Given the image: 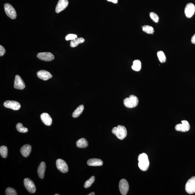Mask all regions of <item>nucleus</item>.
<instances>
[{
    "label": "nucleus",
    "instance_id": "nucleus-1",
    "mask_svg": "<svg viewBox=\"0 0 195 195\" xmlns=\"http://www.w3.org/2000/svg\"><path fill=\"white\" fill-rule=\"evenodd\" d=\"M138 165L140 170L145 171L149 166V161L148 156L145 153L140 154L138 157Z\"/></svg>",
    "mask_w": 195,
    "mask_h": 195
},
{
    "label": "nucleus",
    "instance_id": "nucleus-2",
    "mask_svg": "<svg viewBox=\"0 0 195 195\" xmlns=\"http://www.w3.org/2000/svg\"><path fill=\"white\" fill-rule=\"evenodd\" d=\"M112 132L118 139L120 140L124 139L127 136V129L123 126L119 125L117 127H114L112 129Z\"/></svg>",
    "mask_w": 195,
    "mask_h": 195
},
{
    "label": "nucleus",
    "instance_id": "nucleus-3",
    "mask_svg": "<svg viewBox=\"0 0 195 195\" xmlns=\"http://www.w3.org/2000/svg\"><path fill=\"white\" fill-rule=\"evenodd\" d=\"M139 100L135 95H131L129 98H125L124 100V104L126 107L133 108L138 105Z\"/></svg>",
    "mask_w": 195,
    "mask_h": 195
},
{
    "label": "nucleus",
    "instance_id": "nucleus-4",
    "mask_svg": "<svg viewBox=\"0 0 195 195\" xmlns=\"http://www.w3.org/2000/svg\"><path fill=\"white\" fill-rule=\"evenodd\" d=\"M185 191L189 194L195 193V176L192 177L189 180L185 185Z\"/></svg>",
    "mask_w": 195,
    "mask_h": 195
},
{
    "label": "nucleus",
    "instance_id": "nucleus-5",
    "mask_svg": "<svg viewBox=\"0 0 195 195\" xmlns=\"http://www.w3.org/2000/svg\"><path fill=\"white\" fill-rule=\"evenodd\" d=\"M4 8L5 12L8 17L12 19H14L17 18V12L11 5L6 4H4Z\"/></svg>",
    "mask_w": 195,
    "mask_h": 195
},
{
    "label": "nucleus",
    "instance_id": "nucleus-6",
    "mask_svg": "<svg viewBox=\"0 0 195 195\" xmlns=\"http://www.w3.org/2000/svg\"><path fill=\"white\" fill-rule=\"evenodd\" d=\"M56 166L58 170L63 173H66L68 171V167L65 161L62 159H58L56 161Z\"/></svg>",
    "mask_w": 195,
    "mask_h": 195
},
{
    "label": "nucleus",
    "instance_id": "nucleus-7",
    "mask_svg": "<svg viewBox=\"0 0 195 195\" xmlns=\"http://www.w3.org/2000/svg\"><path fill=\"white\" fill-rule=\"evenodd\" d=\"M190 126L187 121H182L181 124H179L176 125L175 130L176 131L181 132H186L190 130Z\"/></svg>",
    "mask_w": 195,
    "mask_h": 195
},
{
    "label": "nucleus",
    "instance_id": "nucleus-8",
    "mask_svg": "<svg viewBox=\"0 0 195 195\" xmlns=\"http://www.w3.org/2000/svg\"><path fill=\"white\" fill-rule=\"evenodd\" d=\"M24 185L27 191L31 193H35L36 187L33 181L29 178H25L24 180Z\"/></svg>",
    "mask_w": 195,
    "mask_h": 195
},
{
    "label": "nucleus",
    "instance_id": "nucleus-9",
    "mask_svg": "<svg viewBox=\"0 0 195 195\" xmlns=\"http://www.w3.org/2000/svg\"><path fill=\"white\" fill-rule=\"evenodd\" d=\"M37 57L42 60L46 62L52 61L55 58L52 53L49 52L39 53L37 55Z\"/></svg>",
    "mask_w": 195,
    "mask_h": 195
},
{
    "label": "nucleus",
    "instance_id": "nucleus-10",
    "mask_svg": "<svg viewBox=\"0 0 195 195\" xmlns=\"http://www.w3.org/2000/svg\"><path fill=\"white\" fill-rule=\"evenodd\" d=\"M4 106L6 108L15 111L19 110L21 107V105L19 102L14 101H5Z\"/></svg>",
    "mask_w": 195,
    "mask_h": 195
},
{
    "label": "nucleus",
    "instance_id": "nucleus-11",
    "mask_svg": "<svg viewBox=\"0 0 195 195\" xmlns=\"http://www.w3.org/2000/svg\"><path fill=\"white\" fill-rule=\"evenodd\" d=\"M119 188L122 195H126L129 189L128 182L125 179H122L119 182Z\"/></svg>",
    "mask_w": 195,
    "mask_h": 195
},
{
    "label": "nucleus",
    "instance_id": "nucleus-12",
    "mask_svg": "<svg viewBox=\"0 0 195 195\" xmlns=\"http://www.w3.org/2000/svg\"><path fill=\"white\" fill-rule=\"evenodd\" d=\"M14 87L16 89L19 90H22L25 88V83L20 76H16L14 81Z\"/></svg>",
    "mask_w": 195,
    "mask_h": 195
},
{
    "label": "nucleus",
    "instance_id": "nucleus-13",
    "mask_svg": "<svg viewBox=\"0 0 195 195\" xmlns=\"http://www.w3.org/2000/svg\"><path fill=\"white\" fill-rule=\"evenodd\" d=\"M195 11V7L194 4L189 3L186 5L185 9V13L187 17L191 18L194 14Z\"/></svg>",
    "mask_w": 195,
    "mask_h": 195
},
{
    "label": "nucleus",
    "instance_id": "nucleus-14",
    "mask_svg": "<svg viewBox=\"0 0 195 195\" xmlns=\"http://www.w3.org/2000/svg\"><path fill=\"white\" fill-rule=\"evenodd\" d=\"M69 4L68 0H59L56 6L55 11L57 13L63 11L67 8Z\"/></svg>",
    "mask_w": 195,
    "mask_h": 195
},
{
    "label": "nucleus",
    "instance_id": "nucleus-15",
    "mask_svg": "<svg viewBox=\"0 0 195 195\" xmlns=\"http://www.w3.org/2000/svg\"><path fill=\"white\" fill-rule=\"evenodd\" d=\"M37 76L39 78L44 81L49 80L53 77L52 75L49 72L45 70L38 71L37 73Z\"/></svg>",
    "mask_w": 195,
    "mask_h": 195
},
{
    "label": "nucleus",
    "instance_id": "nucleus-16",
    "mask_svg": "<svg viewBox=\"0 0 195 195\" xmlns=\"http://www.w3.org/2000/svg\"><path fill=\"white\" fill-rule=\"evenodd\" d=\"M42 122L45 125L50 126L52 123V119L49 114L47 113H43L41 115Z\"/></svg>",
    "mask_w": 195,
    "mask_h": 195
},
{
    "label": "nucleus",
    "instance_id": "nucleus-17",
    "mask_svg": "<svg viewBox=\"0 0 195 195\" xmlns=\"http://www.w3.org/2000/svg\"><path fill=\"white\" fill-rule=\"evenodd\" d=\"M32 150V147L30 145H25L22 147L20 152L22 156L24 157H28L30 155Z\"/></svg>",
    "mask_w": 195,
    "mask_h": 195
},
{
    "label": "nucleus",
    "instance_id": "nucleus-18",
    "mask_svg": "<svg viewBox=\"0 0 195 195\" xmlns=\"http://www.w3.org/2000/svg\"><path fill=\"white\" fill-rule=\"evenodd\" d=\"M46 169V164L42 162L40 163L38 169V174L39 177L41 179L44 178Z\"/></svg>",
    "mask_w": 195,
    "mask_h": 195
},
{
    "label": "nucleus",
    "instance_id": "nucleus-19",
    "mask_svg": "<svg viewBox=\"0 0 195 195\" xmlns=\"http://www.w3.org/2000/svg\"><path fill=\"white\" fill-rule=\"evenodd\" d=\"M87 164L89 165L92 166H99L102 165L103 162L101 159L96 158L90 159L87 162Z\"/></svg>",
    "mask_w": 195,
    "mask_h": 195
},
{
    "label": "nucleus",
    "instance_id": "nucleus-20",
    "mask_svg": "<svg viewBox=\"0 0 195 195\" xmlns=\"http://www.w3.org/2000/svg\"><path fill=\"white\" fill-rule=\"evenodd\" d=\"M76 145L77 147L78 148H84L88 146V143L86 139L82 138L77 141Z\"/></svg>",
    "mask_w": 195,
    "mask_h": 195
},
{
    "label": "nucleus",
    "instance_id": "nucleus-21",
    "mask_svg": "<svg viewBox=\"0 0 195 195\" xmlns=\"http://www.w3.org/2000/svg\"><path fill=\"white\" fill-rule=\"evenodd\" d=\"M84 109V107L83 105H81L79 106L74 111L73 114H72V117L74 118H77V117H78L81 115V114L83 113Z\"/></svg>",
    "mask_w": 195,
    "mask_h": 195
},
{
    "label": "nucleus",
    "instance_id": "nucleus-22",
    "mask_svg": "<svg viewBox=\"0 0 195 195\" xmlns=\"http://www.w3.org/2000/svg\"><path fill=\"white\" fill-rule=\"evenodd\" d=\"M84 41V39L83 38H77L71 42L70 46L72 47H75L78 46V44L83 43Z\"/></svg>",
    "mask_w": 195,
    "mask_h": 195
},
{
    "label": "nucleus",
    "instance_id": "nucleus-23",
    "mask_svg": "<svg viewBox=\"0 0 195 195\" xmlns=\"http://www.w3.org/2000/svg\"><path fill=\"white\" fill-rule=\"evenodd\" d=\"M141 61L138 60H136L134 61L133 64L132 66L133 70L136 71H139L141 70Z\"/></svg>",
    "mask_w": 195,
    "mask_h": 195
},
{
    "label": "nucleus",
    "instance_id": "nucleus-24",
    "mask_svg": "<svg viewBox=\"0 0 195 195\" xmlns=\"http://www.w3.org/2000/svg\"><path fill=\"white\" fill-rule=\"evenodd\" d=\"M16 128H17V131L19 132L26 133L28 131V129L24 127L22 124L21 123H17L16 126Z\"/></svg>",
    "mask_w": 195,
    "mask_h": 195
},
{
    "label": "nucleus",
    "instance_id": "nucleus-25",
    "mask_svg": "<svg viewBox=\"0 0 195 195\" xmlns=\"http://www.w3.org/2000/svg\"><path fill=\"white\" fill-rule=\"evenodd\" d=\"M0 154L3 158H6L8 155V149L7 147L2 146L0 148Z\"/></svg>",
    "mask_w": 195,
    "mask_h": 195
},
{
    "label": "nucleus",
    "instance_id": "nucleus-26",
    "mask_svg": "<svg viewBox=\"0 0 195 195\" xmlns=\"http://www.w3.org/2000/svg\"><path fill=\"white\" fill-rule=\"evenodd\" d=\"M142 30L143 32L148 34H152L154 33V30L153 27L149 25H144L142 27Z\"/></svg>",
    "mask_w": 195,
    "mask_h": 195
},
{
    "label": "nucleus",
    "instance_id": "nucleus-27",
    "mask_svg": "<svg viewBox=\"0 0 195 195\" xmlns=\"http://www.w3.org/2000/svg\"><path fill=\"white\" fill-rule=\"evenodd\" d=\"M157 56L159 61L161 63H163L165 62L166 60V58L165 54H164L163 51H160L158 52Z\"/></svg>",
    "mask_w": 195,
    "mask_h": 195
},
{
    "label": "nucleus",
    "instance_id": "nucleus-28",
    "mask_svg": "<svg viewBox=\"0 0 195 195\" xmlns=\"http://www.w3.org/2000/svg\"><path fill=\"white\" fill-rule=\"evenodd\" d=\"M95 179L94 176H92L89 179L87 180L85 183L84 185L85 188H89L94 182Z\"/></svg>",
    "mask_w": 195,
    "mask_h": 195
},
{
    "label": "nucleus",
    "instance_id": "nucleus-29",
    "mask_svg": "<svg viewBox=\"0 0 195 195\" xmlns=\"http://www.w3.org/2000/svg\"><path fill=\"white\" fill-rule=\"evenodd\" d=\"M6 194L7 195H17V191L12 188H8L6 190Z\"/></svg>",
    "mask_w": 195,
    "mask_h": 195
},
{
    "label": "nucleus",
    "instance_id": "nucleus-30",
    "mask_svg": "<svg viewBox=\"0 0 195 195\" xmlns=\"http://www.w3.org/2000/svg\"><path fill=\"white\" fill-rule=\"evenodd\" d=\"M150 16L151 19L155 22H158L159 18L157 14L155 13L154 12H151L150 13Z\"/></svg>",
    "mask_w": 195,
    "mask_h": 195
},
{
    "label": "nucleus",
    "instance_id": "nucleus-31",
    "mask_svg": "<svg viewBox=\"0 0 195 195\" xmlns=\"http://www.w3.org/2000/svg\"><path fill=\"white\" fill-rule=\"evenodd\" d=\"M77 38V35L75 34H70L67 35L65 37V40L66 41H69L71 40L72 41L74 40L76 38Z\"/></svg>",
    "mask_w": 195,
    "mask_h": 195
},
{
    "label": "nucleus",
    "instance_id": "nucleus-32",
    "mask_svg": "<svg viewBox=\"0 0 195 195\" xmlns=\"http://www.w3.org/2000/svg\"><path fill=\"white\" fill-rule=\"evenodd\" d=\"M6 50L4 47L1 45H0V56H2L5 54Z\"/></svg>",
    "mask_w": 195,
    "mask_h": 195
},
{
    "label": "nucleus",
    "instance_id": "nucleus-33",
    "mask_svg": "<svg viewBox=\"0 0 195 195\" xmlns=\"http://www.w3.org/2000/svg\"><path fill=\"white\" fill-rule=\"evenodd\" d=\"M191 42L192 43H193V44H195V34L193 35V36L192 37Z\"/></svg>",
    "mask_w": 195,
    "mask_h": 195
},
{
    "label": "nucleus",
    "instance_id": "nucleus-34",
    "mask_svg": "<svg viewBox=\"0 0 195 195\" xmlns=\"http://www.w3.org/2000/svg\"><path fill=\"white\" fill-rule=\"evenodd\" d=\"M107 1L115 4H117V2H118V0H107Z\"/></svg>",
    "mask_w": 195,
    "mask_h": 195
},
{
    "label": "nucleus",
    "instance_id": "nucleus-35",
    "mask_svg": "<svg viewBox=\"0 0 195 195\" xmlns=\"http://www.w3.org/2000/svg\"><path fill=\"white\" fill-rule=\"evenodd\" d=\"M88 195H94L95 193L94 192H92L91 193H90L89 194H88Z\"/></svg>",
    "mask_w": 195,
    "mask_h": 195
},
{
    "label": "nucleus",
    "instance_id": "nucleus-36",
    "mask_svg": "<svg viewBox=\"0 0 195 195\" xmlns=\"http://www.w3.org/2000/svg\"><path fill=\"white\" fill-rule=\"evenodd\" d=\"M59 194H55V195H59Z\"/></svg>",
    "mask_w": 195,
    "mask_h": 195
}]
</instances>
